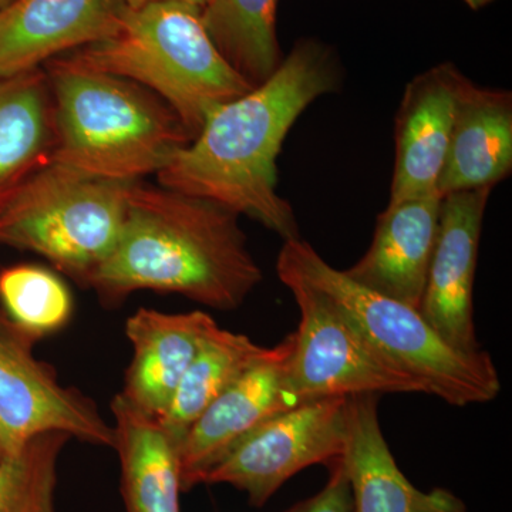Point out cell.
I'll list each match as a JSON object with an SVG mask.
<instances>
[{
	"label": "cell",
	"instance_id": "4fadbf2b",
	"mask_svg": "<svg viewBox=\"0 0 512 512\" xmlns=\"http://www.w3.org/2000/svg\"><path fill=\"white\" fill-rule=\"evenodd\" d=\"M127 9L126 0H13L0 10V77L106 39Z\"/></svg>",
	"mask_w": 512,
	"mask_h": 512
},
{
	"label": "cell",
	"instance_id": "603a6c76",
	"mask_svg": "<svg viewBox=\"0 0 512 512\" xmlns=\"http://www.w3.org/2000/svg\"><path fill=\"white\" fill-rule=\"evenodd\" d=\"M70 439L64 433H43L26 446V483L16 512H56L57 461Z\"/></svg>",
	"mask_w": 512,
	"mask_h": 512
},
{
	"label": "cell",
	"instance_id": "5b68a950",
	"mask_svg": "<svg viewBox=\"0 0 512 512\" xmlns=\"http://www.w3.org/2000/svg\"><path fill=\"white\" fill-rule=\"evenodd\" d=\"M276 265L325 293L384 360L451 406L488 403L501 390L490 355L451 348L419 309L372 291L333 268L301 237L285 239Z\"/></svg>",
	"mask_w": 512,
	"mask_h": 512
},
{
	"label": "cell",
	"instance_id": "e0dca14e",
	"mask_svg": "<svg viewBox=\"0 0 512 512\" xmlns=\"http://www.w3.org/2000/svg\"><path fill=\"white\" fill-rule=\"evenodd\" d=\"M511 170L512 93L467 79L458 97L437 194L494 188Z\"/></svg>",
	"mask_w": 512,
	"mask_h": 512
},
{
	"label": "cell",
	"instance_id": "8992f818",
	"mask_svg": "<svg viewBox=\"0 0 512 512\" xmlns=\"http://www.w3.org/2000/svg\"><path fill=\"white\" fill-rule=\"evenodd\" d=\"M133 184L46 165L0 208V245L43 256L87 288L116 247Z\"/></svg>",
	"mask_w": 512,
	"mask_h": 512
},
{
	"label": "cell",
	"instance_id": "d6986e66",
	"mask_svg": "<svg viewBox=\"0 0 512 512\" xmlns=\"http://www.w3.org/2000/svg\"><path fill=\"white\" fill-rule=\"evenodd\" d=\"M55 150V104L45 69L0 77V208L53 163Z\"/></svg>",
	"mask_w": 512,
	"mask_h": 512
},
{
	"label": "cell",
	"instance_id": "ac0fdd59",
	"mask_svg": "<svg viewBox=\"0 0 512 512\" xmlns=\"http://www.w3.org/2000/svg\"><path fill=\"white\" fill-rule=\"evenodd\" d=\"M127 512H180L178 446L160 420L119 393L111 403Z\"/></svg>",
	"mask_w": 512,
	"mask_h": 512
},
{
	"label": "cell",
	"instance_id": "277c9868",
	"mask_svg": "<svg viewBox=\"0 0 512 512\" xmlns=\"http://www.w3.org/2000/svg\"><path fill=\"white\" fill-rule=\"evenodd\" d=\"M201 10L173 0L128 8L113 35L62 56L156 93L195 138L218 107L254 89L214 45Z\"/></svg>",
	"mask_w": 512,
	"mask_h": 512
},
{
	"label": "cell",
	"instance_id": "7402d4cb",
	"mask_svg": "<svg viewBox=\"0 0 512 512\" xmlns=\"http://www.w3.org/2000/svg\"><path fill=\"white\" fill-rule=\"evenodd\" d=\"M0 302L13 322L37 339L64 328L73 298L56 274L40 265H13L0 271Z\"/></svg>",
	"mask_w": 512,
	"mask_h": 512
},
{
	"label": "cell",
	"instance_id": "9c48e42d",
	"mask_svg": "<svg viewBox=\"0 0 512 512\" xmlns=\"http://www.w3.org/2000/svg\"><path fill=\"white\" fill-rule=\"evenodd\" d=\"M37 340L0 308V457L22 456L43 433L113 448V426L92 399L64 386L52 366L36 359Z\"/></svg>",
	"mask_w": 512,
	"mask_h": 512
},
{
	"label": "cell",
	"instance_id": "44dd1931",
	"mask_svg": "<svg viewBox=\"0 0 512 512\" xmlns=\"http://www.w3.org/2000/svg\"><path fill=\"white\" fill-rule=\"evenodd\" d=\"M278 0H210L201 10L212 42L252 87L266 82L284 60L276 36Z\"/></svg>",
	"mask_w": 512,
	"mask_h": 512
},
{
	"label": "cell",
	"instance_id": "cb8c5ba5",
	"mask_svg": "<svg viewBox=\"0 0 512 512\" xmlns=\"http://www.w3.org/2000/svg\"><path fill=\"white\" fill-rule=\"evenodd\" d=\"M329 468L328 484L318 494L284 512H353L352 490L342 458Z\"/></svg>",
	"mask_w": 512,
	"mask_h": 512
},
{
	"label": "cell",
	"instance_id": "ba28073f",
	"mask_svg": "<svg viewBox=\"0 0 512 512\" xmlns=\"http://www.w3.org/2000/svg\"><path fill=\"white\" fill-rule=\"evenodd\" d=\"M349 403L350 397L309 400L265 420L229 448L201 484L232 485L262 507L299 471L343 457Z\"/></svg>",
	"mask_w": 512,
	"mask_h": 512
},
{
	"label": "cell",
	"instance_id": "3957f363",
	"mask_svg": "<svg viewBox=\"0 0 512 512\" xmlns=\"http://www.w3.org/2000/svg\"><path fill=\"white\" fill-rule=\"evenodd\" d=\"M55 104L53 163L106 180L136 183L167 167L194 138L177 113L141 84L76 66H43Z\"/></svg>",
	"mask_w": 512,
	"mask_h": 512
},
{
	"label": "cell",
	"instance_id": "7a4b0ae2",
	"mask_svg": "<svg viewBox=\"0 0 512 512\" xmlns=\"http://www.w3.org/2000/svg\"><path fill=\"white\" fill-rule=\"evenodd\" d=\"M261 282L237 212L137 181L116 247L87 288L107 305L147 289L234 311Z\"/></svg>",
	"mask_w": 512,
	"mask_h": 512
},
{
	"label": "cell",
	"instance_id": "6da1fadb",
	"mask_svg": "<svg viewBox=\"0 0 512 512\" xmlns=\"http://www.w3.org/2000/svg\"><path fill=\"white\" fill-rule=\"evenodd\" d=\"M342 69L332 47L301 39L266 82L228 101L157 174L168 190L217 202L282 239L301 237L291 202L278 192V160L303 111L338 92Z\"/></svg>",
	"mask_w": 512,
	"mask_h": 512
},
{
	"label": "cell",
	"instance_id": "4316f807",
	"mask_svg": "<svg viewBox=\"0 0 512 512\" xmlns=\"http://www.w3.org/2000/svg\"><path fill=\"white\" fill-rule=\"evenodd\" d=\"M471 10H481L487 6L493 5L497 0H463Z\"/></svg>",
	"mask_w": 512,
	"mask_h": 512
},
{
	"label": "cell",
	"instance_id": "30bf717a",
	"mask_svg": "<svg viewBox=\"0 0 512 512\" xmlns=\"http://www.w3.org/2000/svg\"><path fill=\"white\" fill-rule=\"evenodd\" d=\"M493 188L441 198L439 232L427 272L420 313L444 342L477 352L474 278L485 208Z\"/></svg>",
	"mask_w": 512,
	"mask_h": 512
},
{
	"label": "cell",
	"instance_id": "2e32d148",
	"mask_svg": "<svg viewBox=\"0 0 512 512\" xmlns=\"http://www.w3.org/2000/svg\"><path fill=\"white\" fill-rule=\"evenodd\" d=\"M217 322L208 313H164L140 308L126 322L133 346L121 394L144 413L161 419L202 342Z\"/></svg>",
	"mask_w": 512,
	"mask_h": 512
},
{
	"label": "cell",
	"instance_id": "5bb4252c",
	"mask_svg": "<svg viewBox=\"0 0 512 512\" xmlns=\"http://www.w3.org/2000/svg\"><path fill=\"white\" fill-rule=\"evenodd\" d=\"M441 198L430 194L389 202L377 218L372 245L345 274L357 284L420 309L439 232Z\"/></svg>",
	"mask_w": 512,
	"mask_h": 512
},
{
	"label": "cell",
	"instance_id": "52a82bcc",
	"mask_svg": "<svg viewBox=\"0 0 512 512\" xmlns=\"http://www.w3.org/2000/svg\"><path fill=\"white\" fill-rule=\"evenodd\" d=\"M276 274L298 303L286 390L296 403L360 394L423 393L412 376L376 352L338 306L301 275L276 265Z\"/></svg>",
	"mask_w": 512,
	"mask_h": 512
},
{
	"label": "cell",
	"instance_id": "8fae6325",
	"mask_svg": "<svg viewBox=\"0 0 512 512\" xmlns=\"http://www.w3.org/2000/svg\"><path fill=\"white\" fill-rule=\"evenodd\" d=\"M293 336L282 340L235 380L194 421L178 446L181 488L191 490L229 448L276 414L299 406L286 390Z\"/></svg>",
	"mask_w": 512,
	"mask_h": 512
},
{
	"label": "cell",
	"instance_id": "83f0119b",
	"mask_svg": "<svg viewBox=\"0 0 512 512\" xmlns=\"http://www.w3.org/2000/svg\"><path fill=\"white\" fill-rule=\"evenodd\" d=\"M13 0H0V10L5 9Z\"/></svg>",
	"mask_w": 512,
	"mask_h": 512
},
{
	"label": "cell",
	"instance_id": "7c38bea8",
	"mask_svg": "<svg viewBox=\"0 0 512 512\" xmlns=\"http://www.w3.org/2000/svg\"><path fill=\"white\" fill-rule=\"evenodd\" d=\"M467 79L456 64L446 62L407 83L394 119L396 160L389 202L437 194L458 97Z\"/></svg>",
	"mask_w": 512,
	"mask_h": 512
},
{
	"label": "cell",
	"instance_id": "ffe728a7",
	"mask_svg": "<svg viewBox=\"0 0 512 512\" xmlns=\"http://www.w3.org/2000/svg\"><path fill=\"white\" fill-rule=\"evenodd\" d=\"M242 333L215 326L181 380L160 423L180 446L194 421L266 352Z\"/></svg>",
	"mask_w": 512,
	"mask_h": 512
},
{
	"label": "cell",
	"instance_id": "484cf974",
	"mask_svg": "<svg viewBox=\"0 0 512 512\" xmlns=\"http://www.w3.org/2000/svg\"><path fill=\"white\" fill-rule=\"evenodd\" d=\"M165 2V0H126L128 8H140V6L147 5V3ZM173 2L190 3V5L198 6V8H205L210 0H173Z\"/></svg>",
	"mask_w": 512,
	"mask_h": 512
},
{
	"label": "cell",
	"instance_id": "9a60e30c",
	"mask_svg": "<svg viewBox=\"0 0 512 512\" xmlns=\"http://www.w3.org/2000/svg\"><path fill=\"white\" fill-rule=\"evenodd\" d=\"M375 394L350 397L348 440L342 457L352 490L353 512H468L444 488L421 491L397 466L384 439Z\"/></svg>",
	"mask_w": 512,
	"mask_h": 512
},
{
	"label": "cell",
	"instance_id": "d4e9b609",
	"mask_svg": "<svg viewBox=\"0 0 512 512\" xmlns=\"http://www.w3.org/2000/svg\"><path fill=\"white\" fill-rule=\"evenodd\" d=\"M25 481V451L18 458L0 457V512L18 510Z\"/></svg>",
	"mask_w": 512,
	"mask_h": 512
}]
</instances>
